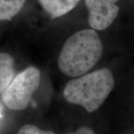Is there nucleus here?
I'll return each mask as SVG.
<instances>
[{
    "label": "nucleus",
    "instance_id": "nucleus-1",
    "mask_svg": "<svg viewBox=\"0 0 134 134\" xmlns=\"http://www.w3.org/2000/svg\"><path fill=\"white\" fill-rule=\"evenodd\" d=\"M102 53L98 34L92 29H84L67 39L58 58V67L67 76H81L99 61Z\"/></svg>",
    "mask_w": 134,
    "mask_h": 134
},
{
    "label": "nucleus",
    "instance_id": "nucleus-3",
    "mask_svg": "<svg viewBox=\"0 0 134 134\" xmlns=\"http://www.w3.org/2000/svg\"><path fill=\"white\" fill-rule=\"evenodd\" d=\"M40 72L29 66L14 77L2 94L5 105L12 110H23L28 107L34 93L40 83Z\"/></svg>",
    "mask_w": 134,
    "mask_h": 134
},
{
    "label": "nucleus",
    "instance_id": "nucleus-9",
    "mask_svg": "<svg viewBox=\"0 0 134 134\" xmlns=\"http://www.w3.org/2000/svg\"><path fill=\"white\" fill-rule=\"evenodd\" d=\"M68 134H95L94 131L88 127H81L77 130L75 133H71Z\"/></svg>",
    "mask_w": 134,
    "mask_h": 134
},
{
    "label": "nucleus",
    "instance_id": "nucleus-4",
    "mask_svg": "<svg viewBox=\"0 0 134 134\" xmlns=\"http://www.w3.org/2000/svg\"><path fill=\"white\" fill-rule=\"evenodd\" d=\"M119 0H85L89 11V24L93 29L102 31L110 27L119 13L116 3Z\"/></svg>",
    "mask_w": 134,
    "mask_h": 134
},
{
    "label": "nucleus",
    "instance_id": "nucleus-5",
    "mask_svg": "<svg viewBox=\"0 0 134 134\" xmlns=\"http://www.w3.org/2000/svg\"><path fill=\"white\" fill-rule=\"evenodd\" d=\"M80 0H38L43 9L52 19H56L70 12Z\"/></svg>",
    "mask_w": 134,
    "mask_h": 134
},
{
    "label": "nucleus",
    "instance_id": "nucleus-7",
    "mask_svg": "<svg viewBox=\"0 0 134 134\" xmlns=\"http://www.w3.org/2000/svg\"><path fill=\"white\" fill-rule=\"evenodd\" d=\"M26 0H0V21H9L23 8Z\"/></svg>",
    "mask_w": 134,
    "mask_h": 134
},
{
    "label": "nucleus",
    "instance_id": "nucleus-6",
    "mask_svg": "<svg viewBox=\"0 0 134 134\" xmlns=\"http://www.w3.org/2000/svg\"><path fill=\"white\" fill-rule=\"evenodd\" d=\"M14 60L9 54L0 53V94L9 86L14 77Z\"/></svg>",
    "mask_w": 134,
    "mask_h": 134
},
{
    "label": "nucleus",
    "instance_id": "nucleus-8",
    "mask_svg": "<svg viewBox=\"0 0 134 134\" xmlns=\"http://www.w3.org/2000/svg\"><path fill=\"white\" fill-rule=\"evenodd\" d=\"M17 134H55L51 130H43L33 125H25L19 130Z\"/></svg>",
    "mask_w": 134,
    "mask_h": 134
},
{
    "label": "nucleus",
    "instance_id": "nucleus-2",
    "mask_svg": "<svg viewBox=\"0 0 134 134\" xmlns=\"http://www.w3.org/2000/svg\"><path fill=\"white\" fill-rule=\"evenodd\" d=\"M114 84L112 72L104 68L68 82L63 96L69 103L81 106L87 112L93 113L105 101Z\"/></svg>",
    "mask_w": 134,
    "mask_h": 134
}]
</instances>
